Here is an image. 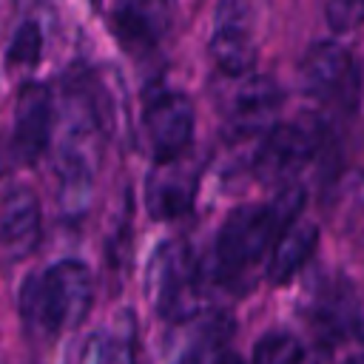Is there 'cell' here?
<instances>
[{
	"label": "cell",
	"mask_w": 364,
	"mask_h": 364,
	"mask_svg": "<svg viewBox=\"0 0 364 364\" xmlns=\"http://www.w3.org/2000/svg\"><path fill=\"white\" fill-rule=\"evenodd\" d=\"M91 301L94 279L77 259L57 262L48 270L28 276L20 287V316L34 336L51 338L74 330L88 316Z\"/></svg>",
	"instance_id": "1"
},
{
	"label": "cell",
	"mask_w": 364,
	"mask_h": 364,
	"mask_svg": "<svg viewBox=\"0 0 364 364\" xmlns=\"http://www.w3.org/2000/svg\"><path fill=\"white\" fill-rule=\"evenodd\" d=\"M304 202L299 185H284L264 205H242L228 213L216 236V264L222 273H239L256 264L279 239V233L296 222Z\"/></svg>",
	"instance_id": "2"
},
{
	"label": "cell",
	"mask_w": 364,
	"mask_h": 364,
	"mask_svg": "<svg viewBox=\"0 0 364 364\" xmlns=\"http://www.w3.org/2000/svg\"><path fill=\"white\" fill-rule=\"evenodd\" d=\"M145 290L154 310L168 321H185L199 310V273L182 242H165L154 250Z\"/></svg>",
	"instance_id": "3"
},
{
	"label": "cell",
	"mask_w": 364,
	"mask_h": 364,
	"mask_svg": "<svg viewBox=\"0 0 364 364\" xmlns=\"http://www.w3.org/2000/svg\"><path fill=\"white\" fill-rule=\"evenodd\" d=\"M301 88L318 102L336 108H355L361 97V74L353 54L336 43H316L299 63Z\"/></svg>",
	"instance_id": "4"
},
{
	"label": "cell",
	"mask_w": 364,
	"mask_h": 364,
	"mask_svg": "<svg viewBox=\"0 0 364 364\" xmlns=\"http://www.w3.org/2000/svg\"><path fill=\"white\" fill-rule=\"evenodd\" d=\"M142 125L154 159H176L188 151L193 136V105L179 91H156L145 102Z\"/></svg>",
	"instance_id": "5"
},
{
	"label": "cell",
	"mask_w": 364,
	"mask_h": 364,
	"mask_svg": "<svg viewBox=\"0 0 364 364\" xmlns=\"http://www.w3.org/2000/svg\"><path fill=\"white\" fill-rule=\"evenodd\" d=\"M316 154V134L282 122L264 131L259 151L253 156V171L264 185H287Z\"/></svg>",
	"instance_id": "6"
},
{
	"label": "cell",
	"mask_w": 364,
	"mask_h": 364,
	"mask_svg": "<svg viewBox=\"0 0 364 364\" xmlns=\"http://www.w3.org/2000/svg\"><path fill=\"white\" fill-rule=\"evenodd\" d=\"M210 57L228 77H245L256 65V43L250 31V9L245 0H222L210 37Z\"/></svg>",
	"instance_id": "7"
},
{
	"label": "cell",
	"mask_w": 364,
	"mask_h": 364,
	"mask_svg": "<svg viewBox=\"0 0 364 364\" xmlns=\"http://www.w3.org/2000/svg\"><path fill=\"white\" fill-rule=\"evenodd\" d=\"M51 136V94L46 85L28 82L14 100V136L11 148L20 162H37Z\"/></svg>",
	"instance_id": "8"
},
{
	"label": "cell",
	"mask_w": 364,
	"mask_h": 364,
	"mask_svg": "<svg viewBox=\"0 0 364 364\" xmlns=\"http://www.w3.org/2000/svg\"><path fill=\"white\" fill-rule=\"evenodd\" d=\"M196 193V171L182 159L156 162L145 182V205L154 219H176L191 210Z\"/></svg>",
	"instance_id": "9"
},
{
	"label": "cell",
	"mask_w": 364,
	"mask_h": 364,
	"mask_svg": "<svg viewBox=\"0 0 364 364\" xmlns=\"http://www.w3.org/2000/svg\"><path fill=\"white\" fill-rule=\"evenodd\" d=\"M40 242V202L34 191L14 188L0 202V253L9 262L26 259Z\"/></svg>",
	"instance_id": "10"
},
{
	"label": "cell",
	"mask_w": 364,
	"mask_h": 364,
	"mask_svg": "<svg viewBox=\"0 0 364 364\" xmlns=\"http://www.w3.org/2000/svg\"><path fill=\"white\" fill-rule=\"evenodd\" d=\"M279 105H282L279 85L264 74H253L250 80H245L236 88L230 114H228V125L236 134H256V131L267 128V122L273 119Z\"/></svg>",
	"instance_id": "11"
},
{
	"label": "cell",
	"mask_w": 364,
	"mask_h": 364,
	"mask_svg": "<svg viewBox=\"0 0 364 364\" xmlns=\"http://www.w3.org/2000/svg\"><path fill=\"white\" fill-rule=\"evenodd\" d=\"M316 245H318V228L313 222H290L273 242L267 279L273 284H284L287 279H293L304 267V262L313 256Z\"/></svg>",
	"instance_id": "12"
},
{
	"label": "cell",
	"mask_w": 364,
	"mask_h": 364,
	"mask_svg": "<svg viewBox=\"0 0 364 364\" xmlns=\"http://www.w3.org/2000/svg\"><path fill=\"white\" fill-rule=\"evenodd\" d=\"M165 0H134L125 3L117 17H114V28L119 34V40L125 46H148L156 40V34L162 31L165 17Z\"/></svg>",
	"instance_id": "13"
},
{
	"label": "cell",
	"mask_w": 364,
	"mask_h": 364,
	"mask_svg": "<svg viewBox=\"0 0 364 364\" xmlns=\"http://www.w3.org/2000/svg\"><path fill=\"white\" fill-rule=\"evenodd\" d=\"M250 364H304V350L293 333L270 330L256 341Z\"/></svg>",
	"instance_id": "14"
},
{
	"label": "cell",
	"mask_w": 364,
	"mask_h": 364,
	"mask_svg": "<svg viewBox=\"0 0 364 364\" xmlns=\"http://www.w3.org/2000/svg\"><path fill=\"white\" fill-rule=\"evenodd\" d=\"M40 51H43V31L34 20H26L14 31L6 60H9V65H34L40 60Z\"/></svg>",
	"instance_id": "15"
},
{
	"label": "cell",
	"mask_w": 364,
	"mask_h": 364,
	"mask_svg": "<svg viewBox=\"0 0 364 364\" xmlns=\"http://www.w3.org/2000/svg\"><path fill=\"white\" fill-rule=\"evenodd\" d=\"M327 23L333 31H353L364 23V0H327Z\"/></svg>",
	"instance_id": "16"
},
{
	"label": "cell",
	"mask_w": 364,
	"mask_h": 364,
	"mask_svg": "<svg viewBox=\"0 0 364 364\" xmlns=\"http://www.w3.org/2000/svg\"><path fill=\"white\" fill-rule=\"evenodd\" d=\"M213 364H242V358L233 355V353H219V358H216Z\"/></svg>",
	"instance_id": "17"
},
{
	"label": "cell",
	"mask_w": 364,
	"mask_h": 364,
	"mask_svg": "<svg viewBox=\"0 0 364 364\" xmlns=\"http://www.w3.org/2000/svg\"><path fill=\"white\" fill-rule=\"evenodd\" d=\"M344 364H364V355H353V358H347Z\"/></svg>",
	"instance_id": "18"
},
{
	"label": "cell",
	"mask_w": 364,
	"mask_h": 364,
	"mask_svg": "<svg viewBox=\"0 0 364 364\" xmlns=\"http://www.w3.org/2000/svg\"><path fill=\"white\" fill-rule=\"evenodd\" d=\"M91 3H94V6H97V3H100V0H91Z\"/></svg>",
	"instance_id": "19"
}]
</instances>
